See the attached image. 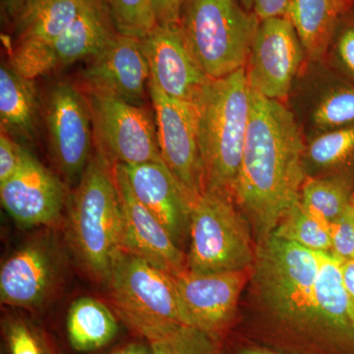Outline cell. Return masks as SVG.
I'll return each instance as SVG.
<instances>
[{
	"label": "cell",
	"mask_w": 354,
	"mask_h": 354,
	"mask_svg": "<svg viewBox=\"0 0 354 354\" xmlns=\"http://www.w3.org/2000/svg\"><path fill=\"white\" fill-rule=\"evenodd\" d=\"M306 152L295 116L283 102L251 88L250 120L232 197L261 241L300 199Z\"/></svg>",
	"instance_id": "obj_1"
},
{
	"label": "cell",
	"mask_w": 354,
	"mask_h": 354,
	"mask_svg": "<svg viewBox=\"0 0 354 354\" xmlns=\"http://www.w3.org/2000/svg\"><path fill=\"white\" fill-rule=\"evenodd\" d=\"M67 239L83 271L106 283L122 250L123 223L114 165L95 153L70 200Z\"/></svg>",
	"instance_id": "obj_2"
},
{
	"label": "cell",
	"mask_w": 354,
	"mask_h": 354,
	"mask_svg": "<svg viewBox=\"0 0 354 354\" xmlns=\"http://www.w3.org/2000/svg\"><path fill=\"white\" fill-rule=\"evenodd\" d=\"M194 106L205 190L232 196L250 120L251 88L245 68L212 79Z\"/></svg>",
	"instance_id": "obj_3"
},
{
	"label": "cell",
	"mask_w": 354,
	"mask_h": 354,
	"mask_svg": "<svg viewBox=\"0 0 354 354\" xmlns=\"http://www.w3.org/2000/svg\"><path fill=\"white\" fill-rule=\"evenodd\" d=\"M258 288L279 327L305 341L322 342L316 307L320 252L274 234L261 241L255 257Z\"/></svg>",
	"instance_id": "obj_4"
},
{
	"label": "cell",
	"mask_w": 354,
	"mask_h": 354,
	"mask_svg": "<svg viewBox=\"0 0 354 354\" xmlns=\"http://www.w3.org/2000/svg\"><path fill=\"white\" fill-rule=\"evenodd\" d=\"M106 283L115 313L146 342L184 325L169 272L122 249Z\"/></svg>",
	"instance_id": "obj_5"
},
{
	"label": "cell",
	"mask_w": 354,
	"mask_h": 354,
	"mask_svg": "<svg viewBox=\"0 0 354 354\" xmlns=\"http://www.w3.org/2000/svg\"><path fill=\"white\" fill-rule=\"evenodd\" d=\"M179 23L198 64L218 79L245 68L260 20L234 0H184Z\"/></svg>",
	"instance_id": "obj_6"
},
{
	"label": "cell",
	"mask_w": 354,
	"mask_h": 354,
	"mask_svg": "<svg viewBox=\"0 0 354 354\" xmlns=\"http://www.w3.org/2000/svg\"><path fill=\"white\" fill-rule=\"evenodd\" d=\"M186 269L197 274L246 271L255 262L250 230L227 193L205 190L191 213Z\"/></svg>",
	"instance_id": "obj_7"
},
{
	"label": "cell",
	"mask_w": 354,
	"mask_h": 354,
	"mask_svg": "<svg viewBox=\"0 0 354 354\" xmlns=\"http://www.w3.org/2000/svg\"><path fill=\"white\" fill-rule=\"evenodd\" d=\"M97 153L111 164L164 162L155 118L144 106L111 95L86 93Z\"/></svg>",
	"instance_id": "obj_8"
},
{
	"label": "cell",
	"mask_w": 354,
	"mask_h": 354,
	"mask_svg": "<svg viewBox=\"0 0 354 354\" xmlns=\"http://www.w3.org/2000/svg\"><path fill=\"white\" fill-rule=\"evenodd\" d=\"M118 34L106 0L83 1L76 19L53 44L41 48L15 46L11 66L25 78L34 80L79 60L91 59Z\"/></svg>",
	"instance_id": "obj_9"
},
{
	"label": "cell",
	"mask_w": 354,
	"mask_h": 354,
	"mask_svg": "<svg viewBox=\"0 0 354 354\" xmlns=\"http://www.w3.org/2000/svg\"><path fill=\"white\" fill-rule=\"evenodd\" d=\"M148 93L162 160L195 203L205 191L196 109L194 104L165 95L151 77Z\"/></svg>",
	"instance_id": "obj_10"
},
{
	"label": "cell",
	"mask_w": 354,
	"mask_h": 354,
	"mask_svg": "<svg viewBox=\"0 0 354 354\" xmlns=\"http://www.w3.org/2000/svg\"><path fill=\"white\" fill-rule=\"evenodd\" d=\"M65 258L50 236L35 237L14 251L0 269V299L6 306L43 308L59 290Z\"/></svg>",
	"instance_id": "obj_11"
},
{
	"label": "cell",
	"mask_w": 354,
	"mask_h": 354,
	"mask_svg": "<svg viewBox=\"0 0 354 354\" xmlns=\"http://www.w3.org/2000/svg\"><path fill=\"white\" fill-rule=\"evenodd\" d=\"M46 122L58 171L77 185L90 162L94 139L87 97L72 84H57L46 101Z\"/></svg>",
	"instance_id": "obj_12"
},
{
	"label": "cell",
	"mask_w": 354,
	"mask_h": 354,
	"mask_svg": "<svg viewBox=\"0 0 354 354\" xmlns=\"http://www.w3.org/2000/svg\"><path fill=\"white\" fill-rule=\"evenodd\" d=\"M304 51L295 26L286 16L260 21L245 66L250 88L268 99L285 101Z\"/></svg>",
	"instance_id": "obj_13"
},
{
	"label": "cell",
	"mask_w": 354,
	"mask_h": 354,
	"mask_svg": "<svg viewBox=\"0 0 354 354\" xmlns=\"http://www.w3.org/2000/svg\"><path fill=\"white\" fill-rule=\"evenodd\" d=\"M246 271L197 274L189 270L172 274L184 325L218 339L234 320Z\"/></svg>",
	"instance_id": "obj_14"
},
{
	"label": "cell",
	"mask_w": 354,
	"mask_h": 354,
	"mask_svg": "<svg viewBox=\"0 0 354 354\" xmlns=\"http://www.w3.org/2000/svg\"><path fill=\"white\" fill-rule=\"evenodd\" d=\"M81 74L86 93L111 95L144 106L151 71L142 39L118 32Z\"/></svg>",
	"instance_id": "obj_15"
},
{
	"label": "cell",
	"mask_w": 354,
	"mask_h": 354,
	"mask_svg": "<svg viewBox=\"0 0 354 354\" xmlns=\"http://www.w3.org/2000/svg\"><path fill=\"white\" fill-rule=\"evenodd\" d=\"M0 200L20 227H48L62 216L65 189L60 179L25 149L17 171L0 183Z\"/></svg>",
	"instance_id": "obj_16"
},
{
	"label": "cell",
	"mask_w": 354,
	"mask_h": 354,
	"mask_svg": "<svg viewBox=\"0 0 354 354\" xmlns=\"http://www.w3.org/2000/svg\"><path fill=\"white\" fill-rule=\"evenodd\" d=\"M142 43L156 85L169 97L195 104L212 79L193 55L180 23L156 25Z\"/></svg>",
	"instance_id": "obj_17"
},
{
	"label": "cell",
	"mask_w": 354,
	"mask_h": 354,
	"mask_svg": "<svg viewBox=\"0 0 354 354\" xmlns=\"http://www.w3.org/2000/svg\"><path fill=\"white\" fill-rule=\"evenodd\" d=\"M114 176L121 201L123 250L174 274L186 269V255L167 228L133 194L120 165Z\"/></svg>",
	"instance_id": "obj_18"
},
{
	"label": "cell",
	"mask_w": 354,
	"mask_h": 354,
	"mask_svg": "<svg viewBox=\"0 0 354 354\" xmlns=\"http://www.w3.org/2000/svg\"><path fill=\"white\" fill-rule=\"evenodd\" d=\"M133 194L162 223L177 245L189 234L194 201L164 162L120 165Z\"/></svg>",
	"instance_id": "obj_19"
},
{
	"label": "cell",
	"mask_w": 354,
	"mask_h": 354,
	"mask_svg": "<svg viewBox=\"0 0 354 354\" xmlns=\"http://www.w3.org/2000/svg\"><path fill=\"white\" fill-rule=\"evenodd\" d=\"M81 0H25L15 16L17 44L41 48L57 41L76 19Z\"/></svg>",
	"instance_id": "obj_20"
},
{
	"label": "cell",
	"mask_w": 354,
	"mask_h": 354,
	"mask_svg": "<svg viewBox=\"0 0 354 354\" xmlns=\"http://www.w3.org/2000/svg\"><path fill=\"white\" fill-rule=\"evenodd\" d=\"M351 0H292L286 17L297 30L304 50L319 59L325 55Z\"/></svg>",
	"instance_id": "obj_21"
},
{
	"label": "cell",
	"mask_w": 354,
	"mask_h": 354,
	"mask_svg": "<svg viewBox=\"0 0 354 354\" xmlns=\"http://www.w3.org/2000/svg\"><path fill=\"white\" fill-rule=\"evenodd\" d=\"M38 111V99L32 80L21 75L11 65L2 64L0 68L1 131L11 137L34 139Z\"/></svg>",
	"instance_id": "obj_22"
},
{
	"label": "cell",
	"mask_w": 354,
	"mask_h": 354,
	"mask_svg": "<svg viewBox=\"0 0 354 354\" xmlns=\"http://www.w3.org/2000/svg\"><path fill=\"white\" fill-rule=\"evenodd\" d=\"M120 330L113 312L100 300L80 297L70 305L66 318L67 337L78 353H90L108 346Z\"/></svg>",
	"instance_id": "obj_23"
},
{
	"label": "cell",
	"mask_w": 354,
	"mask_h": 354,
	"mask_svg": "<svg viewBox=\"0 0 354 354\" xmlns=\"http://www.w3.org/2000/svg\"><path fill=\"white\" fill-rule=\"evenodd\" d=\"M353 192V174L306 179L300 192V203L312 215L332 223L348 211Z\"/></svg>",
	"instance_id": "obj_24"
},
{
	"label": "cell",
	"mask_w": 354,
	"mask_h": 354,
	"mask_svg": "<svg viewBox=\"0 0 354 354\" xmlns=\"http://www.w3.org/2000/svg\"><path fill=\"white\" fill-rule=\"evenodd\" d=\"M315 252L330 250V223L312 215L299 201L281 218L272 234Z\"/></svg>",
	"instance_id": "obj_25"
},
{
	"label": "cell",
	"mask_w": 354,
	"mask_h": 354,
	"mask_svg": "<svg viewBox=\"0 0 354 354\" xmlns=\"http://www.w3.org/2000/svg\"><path fill=\"white\" fill-rule=\"evenodd\" d=\"M1 332L6 354H59L44 330L26 317L4 316Z\"/></svg>",
	"instance_id": "obj_26"
},
{
	"label": "cell",
	"mask_w": 354,
	"mask_h": 354,
	"mask_svg": "<svg viewBox=\"0 0 354 354\" xmlns=\"http://www.w3.org/2000/svg\"><path fill=\"white\" fill-rule=\"evenodd\" d=\"M306 155L322 169L344 167L354 162V125L329 130L314 139Z\"/></svg>",
	"instance_id": "obj_27"
},
{
	"label": "cell",
	"mask_w": 354,
	"mask_h": 354,
	"mask_svg": "<svg viewBox=\"0 0 354 354\" xmlns=\"http://www.w3.org/2000/svg\"><path fill=\"white\" fill-rule=\"evenodd\" d=\"M114 26L121 35L145 38L157 25L153 0H106Z\"/></svg>",
	"instance_id": "obj_28"
},
{
	"label": "cell",
	"mask_w": 354,
	"mask_h": 354,
	"mask_svg": "<svg viewBox=\"0 0 354 354\" xmlns=\"http://www.w3.org/2000/svg\"><path fill=\"white\" fill-rule=\"evenodd\" d=\"M148 342L153 354H220L218 339L190 326H178Z\"/></svg>",
	"instance_id": "obj_29"
},
{
	"label": "cell",
	"mask_w": 354,
	"mask_h": 354,
	"mask_svg": "<svg viewBox=\"0 0 354 354\" xmlns=\"http://www.w3.org/2000/svg\"><path fill=\"white\" fill-rule=\"evenodd\" d=\"M313 121L326 131L354 125V84H339L324 95L314 111Z\"/></svg>",
	"instance_id": "obj_30"
},
{
	"label": "cell",
	"mask_w": 354,
	"mask_h": 354,
	"mask_svg": "<svg viewBox=\"0 0 354 354\" xmlns=\"http://www.w3.org/2000/svg\"><path fill=\"white\" fill-rule=\"evenodd\" d=\"M330 255L342 264L354 260V223L351 207L341 218L330 223Z\"/></svg>",
	"instance_id": "obj_31"
},
{
	"label": "cell",
	"mask_w": 354,
	"mask_h": 354,
	"mask_svg": "<svg viewBox=\"0 0 354 354\" xmlns=\"http://www.w3.org/2000/svg\"><path fill=\"white\" fill-rule=\"evenodd\" d=\"M25 148L16 143L10 135L4 131L0 134V183L15 174L22 162Z\"/></svg>",
	"instance_id": "obj_32"
},
{
	"label": "cell",
	"mask_w": 354,
	"mask_h": 354,
	"mask_svg": "<svg viewBox=\"0 0 354 354\" xmlns=\"http://www.w3.org/2000/svg\"><path fill=\"white\" fill-rule=\"evenodd\" d=\"M335 53L342 73L354 84V22L346 25L339 32Z\"/></svg>",
	"instance_id": "obj_33"
},
{
	"label": "cell",
	"mask_w": 354,
	"mask_h": 354,
	"mask_svg": "<svg viewBox=\"0 0 354 354\" xmlns=\"http://www.w3.org/2000/svg\"><path fill=\"white\" fill-rule=\"evenodd\" d=\"M184 0H153L157 24H176L180 22Z\"/></svg>",
	"instance_id": "obj_34"
},
{
	"label": "cell",
	"mask_w": 354,
	"mask_h": 354,
	"mask_svg": "<svg viewBox=\"0 0 354 354\" xmlns=\"http://www.w3.org/2000/svg\"><path fill=\"white\" fill-rule=\"evenodd\" d=\"M292 0H255L253 12L260 21L274 17H283Z\"/></svg>",
	"instance_id": "obj_35"
},
{
	"label": "cell",
	"mask_w": 354,
	"mask_h": 354,
	"mask_svg": "<svg viewBox=\"0 0 354 354\" xmlns=\"http://www.w3.org/2000/svg\"><path fill=\"white\" fill-rule=\"evenodd\" d=\"M109 354H153L148 342H128Z\"/></svg>",
	"instance_id": "obj_36"
},
{
	"label": "cell",
	"mask_w": 354,
	"mask_h": 354,
	"mask_svg": "<svg viewBox=\"0 0 354 354\" xmlns=\"http://www.w3.org/2000/svg\"><path fill=\"white\" fill-rule=\"evenodd\" d=\"M342 279L354 306V260L342 264Z\"/></svg>",
	"instance_id": "obj_37"
},
{
	"label": "cell",
	"mask_w": 354,
	"mask_h": 354,
	"mask_svg": "<svg viewBox=\"0 0 354 354\" xmlns=\"http://www.w3.org/2000/svg\"><path fill=\"white\" fill-rule=\"evenodd\" d=\"M24 1L25 0H1V6L6 12L15 18Z\"/></svg>",
	"instance_id": "obj_38"
},
{
	"label": "cell",
	"mask_w": 354,
	"mask_h": 354,
	"mask_svg": "<svg viewBox=\"0 0 354 354\" xmlns=\"http://www.w3.org/2000/svg\"><path fill=\"white\" fill-rule=\"evenodd\" d=\"M239 354H283L281 353H277V351H270V349L262 348H253V346H249V348H242L239 351Z\"/></svg>",
	"instance_id": "obj_39"
},
{
	"label": "cell",
	"mask_w": 354,
	"mask_h": 354,
	"mask_svg": "<svg viewBox=\"0 0 354 354\" xmlns=\"http://www.w3.org/2000/svg\"><path fill=\"white\" fill-rule=\"evenodd\" d=\"M254 1L255 0H241L242 6L247 11H253Z\"/></svg>",
	"instance_id": "obj_40"
},
{
	"label": "cell",
	"mask_w": 354,
	"mask_h": 354,
	"mask_svg": "<svg viewBox=\"0 0 354 354\" xmlns=\"http://www.w3.org/2000/svg\"><path fill=\"white\" fill-rule=\"evenodd\" d=\"M351 214H353V223H354V192H353V200H351Z\"/></svg>",
	"instance_id": "obj_41"
},
{
	"label": "cell",
	"mask_w": 354,
	"mask_h": 354,
	"mask_svg": "<svg viewBox=\"0 0 354 354\" xmlns=\"http://www.w3.org/2000/svg\"><path fill=\"white\" fill-rule=\"evenodd\" d=\"M81 1H91V0H81Z\"/></svg>",
	"instance_id": "obj_42"
}]
</instances>
